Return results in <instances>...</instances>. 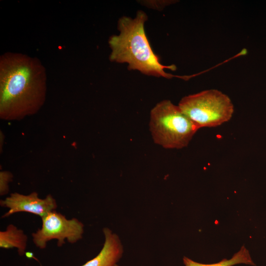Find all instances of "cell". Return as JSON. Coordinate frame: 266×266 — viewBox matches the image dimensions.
<instances>
[{"mask_svg":"<svg viewBox=\"0 0 266 266\" xmlns=\"http://www.w3.org/2000/svg\"><path fill=\"white\" fill-rule=\"evenodd\" d=\"M104 241L102 249L92 259L80 266H118L123 253L119 236L108 228L103 229Z\"/></svg>","mask_w":266,"mask_h":266,"instance_id":"7","label":"cell"},{"mask_svg":"<svg viewBox=\"0 0 266 266\" xmlns=\"http://www.w3.org/2000/svg\"><path fill=\"white\" fill-rule=\"evenodd\" d=\"M13 176L8 171L0 172V195L3 196L9 192V183L12 181Z\"/></svg>","mask_w":266,"mask_h":266,"instance_id":"10","label":"cell"},{"mask_svg":"<svg viewBox=\"0 0 266 266\" xmlns=\"http://www.w3.org/2000/svg\"><path fill=\"white\" fill-rule=\"evenodd\" d=\"M178 105L200 129L220 126L228 122L234 112L229 97L217 89L205 90L185 96Z\"/></svg>","mask_w":266,"mask_h":266,"instance_id":"4","label":"cell"},{"mask_svg":"<svg viewBox=\"0 0 266 266\" xmlns=\"http://www.w3.org/2000/svg\"><path fill=\"white\" fill-rule=\"evenodd\" d=\"M146 14L138 11L134 18L124 16L118 22L119 33L110 37L108 44L111 49V62L127 63L128 69L136 70L150 76L171 78L173 75L165 69H176L174 65L164 66L153 52L146 36L144 23Z\"/></svg>","mask_w":266,"mask_h":266,"instance_id":"2","label":"cell"},{"mask_svg":"<svg viewBox=\"0 0 266 266\" xmlns=\"http://www.w3.org/2000/svg\"><path fill=\"white\" fill-rule=\"evenodd\" d=\"M47 75L41 62L21 53L0 57V118L16 121L36 113L46 100Z\"/></svg>","mask_w":266,"mask_h":266,"instance_id":"1","label":"cell"},{"mask_svg":"<svg viewBox=\"0 0 266 266\" xmlns=\"http://www.w3.org/2000/svg\"><path fill=\"white\" fill-rule=\"evenodd\" d=\"M40 228L32 233V241L40 249L46 248L47 243L56 240L57 246L62 247L66 240L74 244L82 238L84 225L76 218L68 219L62 214L53 211L41 218Z\"/></svg>","mask_w":266,"mask_h":266,"instance_id":"5","label":"cell"},{"mask_svg":"<svg viewBox=\"0 0 266 266\" xmlns=\"http://www.w3.org/2000/svg\"><path fill=\"white\" fill-rule=\"evenodd\" d=\"M0 205L8 210L1 218H5L19 212H28L38 215L41 218L48 213L56 210L58 205L56 200L50 194L44 199L39 197L36 192L25 195L17 192L10 194L0 200Z\"/></svg>","mask_w":266,"mask_h":266,"instance_id":"6","label":"cell"},{"mask_svg":"<svg viewBox=\"0 0 266 266\" xmlns=\"http://www.w3.org/2000/svg\"><path fill=\"white\" fill-rule=\"evenodd\" d=\"M149 124L154 142L166 149L186 147L200 129L169 100L159 102L151 109Z\"/></svg>","mask_w":266,"mask_h":266,"instance_id":"3","label":"cell"},{"mask_svg":"<svg viewBox=\"0 0 266 266\" xmlns=\"http://www.w3.org/2000/svg\"><path fill=\"white\" fill-rule=\"evenodd\" d=\"M183 260L185 266H233L240 264L255 266L248 250L244 245L230 259H224L217 263L210 264L199 263L186 257H184Z\"/></svg>","mask_w":266,"mask_h":266,"instance_id":"9","label":"cell"},{"mask_svg":"<svg viewBox=\"0 0 266 266\" xmlns=\"http://www.w3.org/2000/svg\"><path fill=\"white\" fill-rule=\"evenodd\" d=\"M28 236L24 231L12 224L4 231L0 232V247L2 249L16 248L19 256L26 254Z\"/></svg>","mask_w":266,"mask_h":266,"instance_id":"8","label":"cell"}]
</instances>
